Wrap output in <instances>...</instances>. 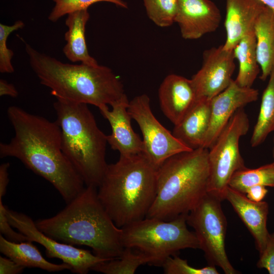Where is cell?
Wrapping results in <instances>:
<instances>
[{
    "label": "cell",
    "mask_w": 274,
    "mask_h": 274,
    "mask_svg": "<svg viewBox=\"0 0 274 274\" xmlns=\"http://www.w3.org/2000/svg\"><path fill=\"white\" fill-rule=\"evenodd\" d=\"M257 56L261 74L265 81L274 66V10L265 6L254 26Z\"/></svg>",
    "instance_id": "obj_21"
},
{
    "label": "cell",
    "mask_w": 274,
    "mask_h": 274,
    "mask_svg": "<svg viewBox=\"0 0 274 274\" xmlns=\"http://www.w3.org/2000/svg\"><path fill=\"white\" fill-rule=\"evenodd\" d=\"M165 274H218L215 266L209 265L201 268L190 266L187 260L177 255L168 257L162 264Z\"/></svg>",
    "instance_id": "obj_30"
},
{
    "label": "cell",
    "mask_w": 274,
    "mask_h": 274,
    "mask_svg": "<svg viewBox=\"0 0 274 274\" xmlns=\"http://www.w3.org/2000/svg\"><path fill=\"white\" fill-rule=\"evenodd\" d=\"M224 199L227 200L253 236L259 253L265 249L269 233L266 227L268 205L265 201L255 202L245 194L229 186Z\"/></svg>",
    "instance_id": "obj_17"
},
{
    "label": "cell",
    "mask_w": 274,
    "mask_h": 274,
    "mask_svg": "<svg viewBox=\"0 0 274 274\" xmlns=\"http://www.w3.org/2000/svg\"><path fill=\"white\" fill-rule=\"evenodd\" d=\"M233 50L239 65L235 81L242 87H252L261 71L257 59L254 29L240 40Z\"/></svg>",
    "instance_id": "obj_23"
},
{
    "label": "cell",
    "mask_w": 274,
    "mask_h": 274,
    "mask_svg": "<svg viewBox=\"0 0 274 274\" xmlns=\"http://www.w3.org/2000/svg\"><path fill=\"white\" fill-rule=\"evenodd\" d=\"M201 68L191 79L197 99L211 100L231 83L235 68L233 50L223 45L206 50Z\"/></svg>",
    "instance_id": "obj_12"
},
{
    "label": "cell",
    "mask_w": 274,
    "mask_h": 274,
    "mask_svg": "<svg viewBox=\"0 0 274 274\" xmlns=\"http://www.w3.org/2000/svg\"><path fill=\"white\" fill-rule=\"evenodd\" d=\"M25 49L40 83L56 98L98 108L111 106L126 96L121 80L108 67L64 63L26 43Z\"/></svg>",
    "instance_id": "obj_3"
},
{
    "label": "cell",
    "mask_w": 274,
    "mask_h": 274,
    "mask_svg": "<svg viewBox=\"0 0 274 274\" xmlns=\"http://www.w3.org/2000/svg\"><path fill=\"white\" fill-rule=\"evenodd\" d=\"M273 149H272V157H273V161L272 163H274V135H273Z\"/></svg>",
    "instance_id": "obj_38"
},
{
    "label": "cell",
    "mask_w": 274,
    "mask_h": 274,
    "mask_svg": "<svg viewBox=\"0 0 274 274\" xmlns=\"http://www.w3.org/2000/svg\"><path fill=\"white\" fill-rule=\"evenodd\" d=\"M15 134L0 144V157L20 160L50 182L66 203L85 188L84 183L62 150L61 129L56 121L30 114L15 106L7 109Z\"/></svg>",
    "instance_id": "obj_1"
},
{
    "label": "cell",
    "mask_w": 274,
    "mask_h": 274,
    "mask_svg": "<svg viewBox=\"0 0 274 274\" xmlns=\"http://www.w3.org/2000/svg\"><path fill=\"white\" fill-rule=\"evenodd\" d=\"M24 26V24L21 20L16 21L11 25L0 24V72L2 73H12L14 72L11 62L14 52L8 48L7 41L12 32Z\"/></svg>",
    "instance_id": "obj_29"
},
{
    "label": "cell",
    "mask_w": 274,
    "mask_h": 274,
    "mask_svg": "<svg viewBox=\"0 0 274 274\" xmlns=\"http://www.w3.org/2000/svg\"><path fill=\"white\" fill-rule=\"evenodd\" d=\"M264 90L257 122L254 126L250 143L256 147L262 144L268 134L274 132V66Z\"/></svg>",
    "instance_id": "obj_24"
},
{
    "label": "cell",
    "mask_w": 274,
    "mask_h": 274,
    "mask_svg": "<svg viewBox=\"0 0 274 274\" xmlns=\"http://www.w3.org/2000/svg\"><path fill=\"white\" fill-rule=\"evenodd\" d=\"M149 18L162 27L170 26L175 22L178 0H143Z\"/></svg>",
    "instance_id": "obj_27"
},
{
    "label": "cell",
    "mask_w": 274,
    "mask_h": 274,
    "mask_svg": "<svg viewBox=\"0 0 274 274\" xmlns=\"http://www.w3.org/2000/svg\"><path fill=\"white\" fill-rule=\"evenodd\" d=\"M158 97L162 112L174 125L181 121L197 100L191 80L176 74L164 79Z\"/></svg>",
    "instance_id": "obj_16"
},
{
    "label": "cell",
    "mask_w": 274,
    "mask_h": 274,
    "mask_svg": "<svg viewBox=\"0 0 274 274\" xmlns=\"http://www.w3.org/2000/svg\"><path fill=\"white\" fill-rule=\"evenodd\" d=\"M249 126L244 108L238 109L209 149L208 192L222 200L232 175L246 167L239 151V142L247 133Z\"/></svg>",
    "instance_id": "obj_8"
},
{
    "label": "cell",
    "mask_w": 274,
    "mask_h": 274,
    "mask_svg": "<svg viewBox=\"0 0 274 274\" xmlns=\"http://www.w3.org/2000/svg\"><path fill=\"white\" fill-rule=\"evenodd\" d=\"M55 5L49 15L48 19L56 22L62 16L78 10L88 9L94 3L106 2L127 8V4L122 0H53Z\"/></svg>",
    "instance_id": "obj_28"
},
{
    "label": "cell",
    "mask_w": 274,
    "mask_h": 274,
    "mask_svg": "<svg viewBox=\"0 0 274 274\" xmlns=\"http://www.w3.org/2000/svg\"><path fill=\"white\" fill-rule=\"evenodd\" d=\"M221 21L220 11L211 0H178L175 22L184 39H198L213 32Z\"/></svg>",
    "instance_id": "obj_14"
},
{
    "label": "cell",
    "mask_w": 274,
    "mask_h": 274,
    "mask_svg": "<svg viewBox=\"0 0 274 274\" xmlns=\"http://www.w3.org/2000/svg\"><path fill=\"white\" fill-rule=\"evenodd\" d=\"M154 263V259L145 253L124 248L120 258L100 262L91 270L105 274H133L141 265Z\"/></svg>",
    "instance_id": "obj_25"
},
{
    "label": "cell",
    "mask_w": 274,
    "mask_h": 274,
    "mask_svg": "<svg viewBox=\"0 0 274 274\" xmlns=\"http://www.w3.org/2000/svg\"><path fill=\"white\" fill-rule=\"evenodd\" d=\"M89 17L88 9L67 14L65 21L67 27L64 35L66 44L63 48V52L73 62L79 61L87 65H96L98 64L89 54L85 40V27Z\"/></svg>",
    "instance_id": "obj_20"
},
{
    "label": "cell",
    "mask_w": 274,
    "mask_h": 274,
    "mask_svg": "<svg viewBox=\"0 0 274 274\" xmlns=\"http://www.w3.org/2000/svg\"><path fill=\"white\" fill-rule=\"evenodd\" d=\"M257 265L260 268H265L269 273L274 274V232L269 234L265 248L260 253Z\"/></svg>",
    "instance_id": "obj_32"
},
{
    "label": "cell",
    "mask_w": 274,
    "mask_h": 274,
    "mask_svg": "<svg viewBox=\"0 0 274 274\" xmlns=\"http://www.w3.org/2000/svg\"><path fill=\"white\" fill-rule=\"evenodd\" d=\"M6 208L0 198V231L2 235L8 240L15 242L20 243L29 241L27 236L23 233L14 230L10 224L6 214Z\"/></svg>",
    "instance_id": "obj_31"
},
{
    "label": "cell",
    "mask_w": 274,
    "mask_h": 274,
    "mask_svg": "<svg viewBox=\"0 0 274 274\" xmlns=\"http://www.w3.org/2000/svg\"><path fill=\"white\" fill-rule=\"evenodd\" d=\"M53 107L61 131L62 150L85 185L98 188L106 170V135L88 105L56 98Z\"/></svg>",
    "instance_id": "obj_6"
},
{
    "label": "cell",
    "mask_w": 274,
    "mask_h": 274,
    "mask_svg": "<svg viewBox=\"0 0 274 274\" xmlns=\"http://www.w3.org/2000/svg\"><path fill=\"white\" fill-rule=\"evenodd\" d=\"M186 216L170 220L146 217L121 228L123 246L145 253L157 266H162L168 257L177 255L181 250L199 249L195 233L187 228Z\"/></svg>",
    "instance_id": "obj_7"
},
{
    "label": "cell",
    "mask_w": 274,
    "mask_h": 274,
    "mask_svg": "<svg viewBox=\"0 0 274 274\" xmlns=\"http://www.w3.org/2000/svg\"><path fill=\"white\" fill-rule=\"evenodd\" d=\"M265 186L256 185L248 188L245 195L250 200L255 202H260L265 196L267 193Z\"/></svg>",
    "instance_id": "obj_34"
},
{
    "label": "cell",
    "mask_w": 274,
    "mask_h": 274,
    "mask_svg": "<svg viewBox=\"0 0 274 274\" xmlns=\"http://www.w3.org/2000/svg\"><path fill=\"white\" fill-rule=\"evenodd\" d=\"M211 117V100L197 101L178 124L174 125L173 134L191 150L202 148L209 129Z\"/></svg>",
    "instance_id": "obj_19"
},
{
    "label": "cell",
    "mask_w": 274,
    "mask_h": 274,
    "mask_svg": "<svg viewBox=\"0 0 274 274\" xmlns=\"http://www.w3.org/2000/svg\"><path fill=\"white\" fill-rule=\"evenodd\" d=\"M209 149L176 154L157 169V191L146 217L163 220L186 215L208 192Z\"/></svg>",
    "instance_id": "obj_5"
},
{
    "label": "cell",
    "mask_w": 274,
    "mask_h": 274,
    "mask_svg": "<svg viewBox=\"0 0 274 274\" xmlns=\"http://www.w3.org/2000/svg\"><path fill=\"white\" fill-rule=\"evenodd\" d=\"M225 3L226 38L222 45L225 50H233L240 40L254 29L266 6L260 0H225Z\"/></svg>",
    "instance_id": "obj_18"
},
{
    "label": "cell",
    "mask_w": 274,
    "mask_h": 274,
    "mask_svg": "<svg viewBox=\"0 0 274 274\" xmlns=\"http://www.w3.org/2000/svg\"><path fill=\"white\" fill-rule=\"evenodd\" d=\"M256 185L274 187L273 163L255 169L246 167L238 170L228 183L229 187L245 194L248 188Z\"/></svg>",
    "instance_id": "obj_26"
},
{
    "label": "cell",
    "mask_w": 274,
    "mask_h": 274,
    "mask_svg": "<svg viewBox=\"0 0 274 274\" xmlns=\"http://www.w3.org/2000/svg\"><path fill=\"white\" fill-rule=\"evenodd\" d=\"M157 169L143 153L108 164L97 195L117 227L146 217L156 195Z\"/></svg>",
    "instance_id": "obj_4"
},
{
    "label": "cell",
    "mask_w": 274,
    "mask_h": 274,
    "mask_svg": "<svg viewBox=\"0 0 274 274\" xmlns=\"http://www.w3.org/2000/svg\"><path fill=\"white\" fill-rule=\"evenodd\" d=\"M96 187H86L60 212L35 222L47 236L71 245L86 246L96 256L119 258L124 250L122 229L112 221L98 199Z\"/></svg>",
    "instance_id": "obj_2"
},
{
    "label": "cell",
    "mask_w": 274,
    "mask_h": 274,
    "mask_svg": "<svg viewBox=\"0 0 274 274\" xmlns=\"http://www.w3.org/2000/svg\"><path fill=\"white\" fill-rule=\"evenodd\" d=\"M258 95V90L242 87L233 80L224 90L213 97L211 100L210 125L202 148L209 149L234 113L256 101Z\"/></svg>",
    "instance_id": "obj_13"
},
{
    "label": "cell",
    "mask_w": 274,
    "mask_h": 274,
    "mask_svg": "<svg viewBox=\"0 0 274 274\" xmlns=\"http://www.w3.org/2000/svg\"><path fill=\"white\" fill-rule=\"evenodd\" d=\"M129 101L127 96L114 102L111 106L98 108L102 116L109 122L112 132L107 135L111 148L118 151L120 156L133 155L143 152V142L131 124V117L128 111Z\"/></svg>",
    "instance_id": "obj_15"
},
{
    "label": "cell",
    "mask_w": 274,
    "mask_h": 274,
    "mask_svg": "<svg viewBox=\"0 0 274 274\" xmlns=\"http://www.w3.org/2000/svg\"><path fill=\"white\" fill-rule=\"evenodd\" d=\"M32 243L30 241L13 242L1 234L0 251L25 268H39L49 272L71 270V266L65 263L58 264L47 261Z\"/></svg>",
    "instance_id": "obj_22"
},
{
    "label": "cell",
    "mask_w": 274,
    "mask_h": 274,
    "mask_svg": "<svg viewBox=\"0 0 274 274\" xmlns=\"http://www.w3.org/2000/svg\"><path fill=\"white\" fill-rule=\"evenodd\" d=\"M6 214L11 226L28 237L29 241L43 246L49 258H58L71 266V271L86 274L97 264L108 260L99 257L92 252L73 245L58 242L45 234L27 215L6 208Z\"/></svg>",
    "instance_id": "obj_11"
},
{
    "label": "cell",
    "mask_w": 274,
    "mask_h": 274,
    "mask_svg": "<svg viewBox=\"0 0 274 274\" xmlns=\"http://www.w3.org/2000/svg\"><path fill=\"white\" fill-rule=\"evenodd\" d=\"M266 6L274 10V0H260Z\"/></svg>",
    "instance_id": "obj_37"
},
{
    "label": "cell",
    "mask_w": 274,
    "mask_h": 274,
    "mask_svg": "<svg viewBox=\"0 0 274 274\" xmlns=\"http://www.w3.org/2000/svg\"><path fill=\"white\" fill-rule=\"evenodd\" d=\"M9 166V162L4 163L0 165V198H2L7 192L9 181L8 177Z\"/></svg>",
    "instance_id": "obj_35"
},
{
    "label": "cell",
    "mask_w": 274,
    "mask_h": 274,
    "mask_svg": "<svg viewBox=\"0 0 274 274\" xmlns=\"http://www.w3.org/2000/svg\"><path fill=\"white\" fill-rule=\"evenodd\" d=\"M25 267L16 263L8 257L0 256L1 274H18L22 273Z\"/></svg>",
    "instance_id": "obj_33"
},
{
    "label": "cell",
    "mask_w": 274,
    "mask_h": 274,
    "mask_svg": "<svg viewBox=\"0 0 274 274\" xmlns=\"http://www.w3.org/2000/svg\"><path fill=\"white\" fill-rule=\"evenodd\" d=\"M222 200L208 192L186 216L188 225L194 230L209 265L221 268L226 274L238 273L228 258L225 247L227 220L222 209Z\"/></svg>",
    "instance_id": "obj_9"
},
{
    "label": "cell",
    "mask_w": 274,
    "mask_h": 274,
    "mask_svg": "<svg viewBox=\"0 0 274 274\" xmlns=\"http://www.w3.org/2000/svg\"><path fill=\"white\" fill-rule=\"evenodd\" d=\"M128 111L142 132L143 153L157 168L170 157L192 150L156 118L151 110L150 98L147 94L136 96L129 101Z\"/></svg>",
    "instance_id": "obj_10"
},
{
    "label": "cell",
    "mask_w": 274,
    "mask_h": 274,
    "mask_svg": "<svg viewBox=\"0 0 274 274\" xmlns=\"http://www.w3.org/2000/svg\"><path fill=\"white\" fill-rule=\"evenodd\" d=\"M18 94L17 89L12 84L8 83L3 79L0 80V96L8 95L16 97Z\"/></svg>",
    "instance_id": "obj_36"
}]
</instances>
